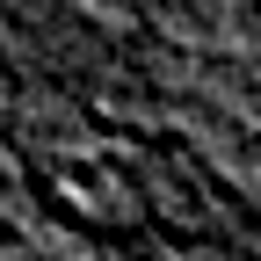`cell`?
Masks as SVG:
<instances>
[{
  "mask_svg": "<svg viewBox=\"0 0 261 261\" xmlns=\"http://www.w3.org/2000/svg\"><path fill=\"white\" fill-rule=\"evenodd\" d=\"M58 174H65V189H80V196H102V174H94V160H58Z\"/></svg>",
  "mask_w": 261,
  "mask_h": 261,
  "instance_id": "6da1fadb",
  "label": "cell"
}]
</instances>
